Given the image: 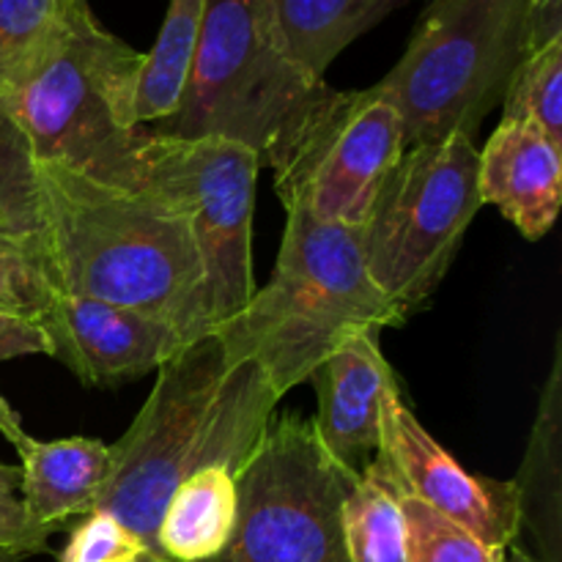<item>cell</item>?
<instances>
[{"label": "cell", "instance_id": "26", "mask_svg": "<svg viewBox=\"0 0 562 562\" xmlns=\"http://www.w3.org/2000/svg\"><path fill=\"white\" fill-rule=\"evenodd\" d=\"M148 552L140 538L126 530L115 516L104 510H91L71 530L60 562H135Z\"/></svg>", "mask_w": 562, "mask_h": 562}, {"label": "cell", "instance_id": "6", "mask_svg": "<svg viewBox=\"0 0 562 562\" xmlns=\"http://www.w3.org/2000/svg\"><path fill=\"white\" fill-rule=\"evenodd\" d=\"M532 55V0H428L398 64L376 82L406 148L475 137Z\"/></svg>", "mask_w": 562, "mask_h": 562}, {"label": "cell", "instance_id": "19", "mask_svg": "<svg viewBox=\"0 0 562 562\" xmlns=\"http://www.w3.org/2000/svg\"><path fill=\"white\" fill-rule=\"evenodd\" d=\"M206 0H168L157 42L146 53L137 86V124L154 126L170 119L184 97L195 58Z\"/></svg>", "mask_w": 562, "mask_h": 562}, {"label": "cell", "instance_id": "7", "mask_svg": "<svg viewBox=\"0 0 562 562\" xmlns=\"http://www.w3.org/2000/svg\"><path fill=\"white\" fill-rule=\"evenodd\" d=\"M481 209L475 137L409 146L390 170L357 231L373 285L406 318L442 285Z\"/></svg>", "mask_w": 562, "mask_h": 562}, {"label": "cell", "instance_id": "16", "mask_svg": "<svg viewBox=\"0 0 562 562\" xmlns=\"http://www.w3.org/2000/svg\"><path fill=\"white\" fill-rule=\"evenodd\" d=\"M519 525L541 549L538 562L562 558V333L554 344L552 368L541 387L538 415L527 439L519 475Z\"/></svg>", "mask_w": 562, "mask_h": 562}, {"label": "cell", "instance_id": "32", "mask_svg": "<svg viewBox=\"0 0 562 562\" xmlns=\"http://www.w3.org/2000/svg\"><path fill=\"white\" fill-rule=\"evenodd\" d=\"M135 562H170V560H165L162 554H154V552H143L140 558H137Z\"/></svg>", "mask_w": 562, "mask_h": 562}, {"label": "cell", "instance_id": "2", "mask_svg": "<svg viewBox=\"0 0 562 562\" xmlns=\"http://www.w3.org/2000/svg\"><path fill=\"white\" fill-rule=\"evenodd\" d=\"M44 247L58 294L130 307L184 344L214 333L201 252L176 209L38 162Z\"/></svg>", "mask_w": 562, "mask_h": 562}, {"label": "cell", "instance_id": "30", "mask_svg": "<svg viewBox=\"0 0 562 562\" xmlns=\"http://www.w3.org/2000/svg\"><path fill=\"white\" fill-rule=\"evenodd\" d=\"M0 437H3L14 450H20L27 439L20 415H16V409L3 398V395H0Z\"/></svg>", "mask_w": 562, "mask_h": 562}, {"label": "cell", "instance_id": "8", "mask_svg": "<svg viewBox=\"0 0 562 562\" xmlns=\"http://www.w3.org/2000/svg\"><path fill=\"white\" fill-rule=\"evenodd\" d=\"M355 481L324 453L311 417H272L236 475L234 536L209 562H349L344 503Z\"/></svg>", "mask_w": 562, "mask_h": 562}, {"label": "cell", "instance_id": "9", "mask_svg": "<svg viewBox=\"0 0 562 562\" xmlns=\"http://www.w3.org/2000/svg\"><path fill=\"white\" fill-rule=\"evenodd\" d=\"M137 165L135 192L176 209L190 225L217 333L256 294L252 212L261 170L258 157L225 137H159L143 130Z\"/></svg>", "mask_w": 562, "mask_h": 562}, {"label": "cell", "instance_id": "31", "mask_svg": "<svg viewBox=\"0 0 562 562\" xmlns=\"http://www.w3.org/2000/svg\"><path fill=\"white\" fill-rule=\"evenodd\" d=\"M503 562H538L536 558H532L530 552H527L525 547H521V543H510L508 549H505V560Z\"/></svg>", "mask_w": 562, "mask_h": 562}, {"label": "cell", "instance_id": "25", "mask_svg": "<svg viewBox=\"0 0 562 562\" xmlns=\"http://www.w3.org/2000/svg\"><path fill=\"white\" fill-rule=\"evenodd\" d=\"M406 525V562H503L494 549L412 497H401Z\"/></svg>", "mask_w": 562, "mask_h": 562}, {"label": "cell", "instance_id": "20", "mask_svg": "<svg viewBox=\"0 0 562 562\" xmlns=\"http://www.w3.org/2000/svg\"><path fill=\"white\" fill-rule=\"evenodd\" d=\"M349 562H406V525L401 492L382 453L357 475L344 503Z\"/></svg>", "mask_w": 562, "mask_h": 562}, {"label": "cell", "instance_id": "28", "mask_svg": "<svg viewBox=\"0 0 562 562\" xmlns=\"http://www.w3.org/2000/svg\"><path fill=\"white\" fill-rule=\"evenodd\" d=\"M25 355H47L42 327L25 318H0V362Z\"/></svg>", "mask_w": 562, "mask_h": 562}, {"label": "cell", "instance_id": "21", "mask_svg": "<svg viewBox=\"0 0 562 562\" xmlns=\"http://www.w3.org/2000/svg\"><path fill=\"white\" fill-rule=\"evenodd\" d=\"M66 14L60 0H0V99L20 91L47 60Z\"/></svg>", "mask_w": 562, "mask_h": 562}, {"label": "cell", "instance_id": "1", "mask_svg": "<svg viewBox=\"0 0 562 562\" xmlns=\"http://www.w3.org/2000/svg\"><path fill=\"white\" fill-rule=\"evenodd\" d=\"M278 390L258 362H234L214 333L157 368L132 426L110 445V472L97 508L157 552L159 519L181 481L209 467H245L278 409Z\"/></svg>", "mask_w": 562, "mask_h": 562}, {"label": "cell", "instance_id": "33", "mask_svg": "<svg viewBox=\"0 0 562 562\" xmlns=\"http://www.w3.org/2000/svg\"><path fill=\"white\" fill-rule=\"evenodd\" d=\"M64 3L66 11H75V9H82V5H88V0H60Z\"/></svg>", "mask_w": 562, "mask_h": 562}, {"label": "cell", "instance_id": "17", "mask_svg": "<svg viewBox=\"0 0 562 562\" xmlns=\"http://www.w3.org/2000/svg\"><path fill=\"white\" fill-rule=\"evenodd\" d=\"M239 514V486L228 467L195 472L170 494L157 552L170 562H209L228 547Z\"/></svg>", "mask_w": 562, "mask_h": 562}, {"label": "cell", "instance_id": "13", "mask_svg": "<svg viewBox=\"0 0 562 562\" xmlns=\"http://www.w3.org/2000/svg\"><path fill=\"white\" fill-rule=\"evenodd\" d=\"M382 333L351 335L311 373L318 398L313 431L324 453L351 475H360L382 445V406L395 384L379 346Z\"/></svg>", "mask_w": 562, "mask_h": 562}, {"label": "cell", "instance_id": "3", "mask_svg": "<svg viewBox=\"0 0 562 562\" xmlns=\"http://www.w3.org/2000/svg\"><path fill=\"white\" fill-rule=\"evenodd\" d=\"M404 324V313L368 274L360 231L289 206L267 285L214 335L234 362H258L283 398L351 335Z\"/></svg>", "mask_w": 562, "mask_h": 562}, {"label": "cell", "instance_id": "10", "mask_svg": "<svg viewBox=\"0 0 562 562\" xmlns=\"http://www.w3.org/2000/svg\"><path fill=\"white\" fill-rule=\"evenodd\" d=\"M404 151L398 110L376 86L335 88L289 168L274 176V190L285 209L300 206L324 223L360 228Z\"/></svg>", "mask_w": 562, "mask_h": 562}, {"label": "cell", "instance_id": "18", "mask_svg": "<svg viewBox=\"0 0 562 562\" xmlns=\"http://www.w3.org/2000/svg\"><path fill=\"white\" fill-rule=\"evenodd\" d=\"M412 0H278L280 25L296 64L324 80L333 60Z\"/></svg>", "mask_w": 562, "mask_h": 562}, {"label": "cell", "instance_id": "22", "mask_svg": "<svg viewBox=\"0 0 562 562\" xmlns=\"http://www.w3.org/2000/svg\"><path fill=\"white\" fill-rule=\"evenodd\" d=\"M0 234L42 236L44 206L31 140L5 99H0Z\"/></svg>", "mask_w": 562, "mask_h": 562}, {"label": "cell", "instance_id": "15", "mask_svg": "<svg viewBox=\"0 0 562 562\" xmlns=\"http://www.w3.org/2000/svg\"><path fill=\"white\" fill-rule=\"evenodd\" d=\"M20 456V494L27 521L53 536L71 516L97 508L110 472V445L91 437L38 442L27 437Z\"/></svg>", "mask_w": 562, "mask_h": 562}, {"label": "cell", "instance_id": "34", "mask_svg": "<svg viewBox=\"0 0 562 562\" xmlns=\"http://www.w3.org/2000/svg\"><path fill=\"white\" fill-rule=\"evenodd\" d=\"M20 558H14V554H5V552H0V562H16Z\"/></svg>", "mask_w": 562, "mask_h": 562}, {"label": "cell", "instance_id": "14", "mask_svg": "<svg viewBox=\"0 0 562 562\" xmlns=\"http://www.w3.org/2000/svg\"><path fill=\"white\" fill-rule=\"evenodd\" d=\"M477 192L525 239H543L560 214L562 146L525 121H499L477 151Z\"/></svg>", "mask_w": 562, "mask_h": 562}, {"label": "cell", "instance_id": "12", "mask_svg": "<svg viewBox=\"0 0 562 562\" xmlns=\"http://www.w3.org/2000/svg\"><path fill=\"white\" fill-rule=\"evenodd\" d=\"M36 324L47 338V357L64 362L86 387L135 382L190 346L157 318L86 296L58 294Z\"/></svg>", "mask_w": 562, "mask_h": 562}, {"label": "cell", "instance_id": "11", "mask_svg": "<svg viewBox=\"0 0 562 562\" xmlns=\"http://www.w3.org/2000/svg\"><path fill=\"white\" fill-rule=\"evenodd\" d=\"M379 453L393 470L401 497H412L464 527L494 549H508L519 538V494L514 481H494L464 470L404 404L393 384L382 406Z\"/></svg>", "mask_w": 562, "mask_h": 562}, {"label": "cell", "instance_id": "5", "mask_svg": "<svg viewBox=\"0 0 562 562\" xmlns=\"http://www.w3.org/2000/svg\"><path fill=\"white\" fill-rule=\"evenodd\" d=\"M146 53L113 36L88 5L66 14L58 44L5 104L36 162H55L102 184L137 190L143 126L137 86Z\"/></svg>", "mask_w": 562, "mask_h": 562}, {"label": "cell", "instance_id": "29", "mask_svg": "<svg viewBox=\"0 0 562 562\" xmlns=\"http://www.w3.org/2000/svg\"><path fill=\"white\" fill-rule=\"evenodd\" d=\"M562 38V0H532V53Z\"/></svg>", "mask_w": 562, "mask_h": 562}, {"label": "cell", "instance_id": "23", "mask_svg": "<svg viewBox=\"0 0 562 562\" xmlns=\"http://www.w3.org/2000/svg\"><path fill=\"white\" fill-rule=\"evenodd\" d=\"M58 300L42 236L0 234V318L36 322Z\"/></svg>", "mask_w": 562, "mask_h": 562}, {"label": "cell", "instance_id": "4", "mask_svg": "<svg viewBox=\"0 0 562 562\" xmlns=\"http://www.w3.org/2000/svg\"><path fill=\"white\" fill-rule=\"evenodd\" d=\"M333 91L294 60L278 0H206L184 97L170 119L143 130L241 143L280 176Z\"/></svg>", "mask_w": 562, "mask_h": 562}, {"label": "cell", "instance_id": "24", "mask_svg": "<svg viewBox=\"0 0 562 562\" xmlns=\"http://www.w3.org/2000/svg\"><path fill=\"white\" fill-rule=\"evenodd\" d=\"M503 121H525L538 126L562 146V38L527 55L508 82L503 102Z\"/></svg>", "mask_w": 562, "mask_h": 562}, {"label": "cell", "instance_id": "27", "mask_svg": "<svg viewBox=\"0 0 562 562\" xmlns=\"http://www.w3.org/2000/svg\"><path fill=\"white\" fill-rule=\"evenodd\" d=\"M20 467L0 464V552L25 558L47 552V532L36 530L27 521L20 494Z\"/></svg>", "mask_w": 562, "mask_h": 562}]
</instances>
